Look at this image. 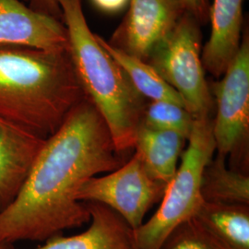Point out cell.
Masks as SVG:
<instances>
[{"mask_svg":"<svg viewBox=\"0 0 249 249\" xmlns=\"http://www.w3.org/2000/svg\"><path fill=\"white\" fill-rule=\"evenodd\" d=\"M128 5L127 13L107 43L148 62L186 9L179 0H129Z\"/></svg>","mask_w":249,"mask_h":249,"instance_id":"ba28073f","label":"cell"},{"mask_svg":"<svg viewBox=\"0 0 249 249\" xmlns=\"http://www.w3.org/2000/svg\"><path fill=\"white\" fill-rule=\"evenodd\" d=\"M98 110L86 97L45 140L13 201L0 211V244L44 241L89 223L82 185L124 164Z\"/></svg>","mask_w":249,"mask_h":249,"instance_id":"6da1fadb","label":"cell"},{"mask_svg":"<svg viewBox=\"0 0 249 249\" xmlns=\"http://www.w3.org/2000/svg\"><path fill=\"white\" fill-rule=\"evenodd\" d=\"M160 249H222L194 219L182 223L164 241Z\"/></svg>","mask_w":249,"mask_h":249,"instance_id":"ac0fdd59","label":"cell"},{"mask_svg":"<svg viewBox=\"0 0 249 249\" xmlns=\"http://www.w3.org/2000/svg\"><path fill=\"white\" fill-rule=\"evenodd\" d=\"M68 49L85 97L104 118L116 151L134 149L147 106L126 74L99 44L83 12L82 0H59Z\"/></svg>","mask_w":249,"mask_h":249,"instance_id":"3957f363","label":"cell"},{"mask_svg":"<svg viewBox=\"0 0 249 249\" xmlns=\"http://www.w3.org/2000/svg\"><path fill=\"white\" fill-rule=\"evenodd\" d=\"M84 97L68 48L0 46V118L46 140Z\"/></svg>","mask_w":249,"mask_h":249,"instance_id":"7a4b0ae2","label":"cell"},{"mask_svg":"<svg viewBox=\"0 0 249 249\" xmlns=\"http://www.w3.org/2000/svg\"><path fill=\"white\" fill-rule=\"evenodd\" d=\"M192 219L221 249H249V206L204 201Z\"/></svg>","mask_w":249,"mask_h":249,"instance_id":"5bb4252c","label":"cell"},{"mask_svg":"<svg viewBox=\"0 0 249 249\" xmlns=\"http://www.w3.org/2000/svg\"><path fill=\"white\" fill-rule=\"evenodd\" d=\"M213 83L212 93L217 113L213 134L219 155L235 156L245 152L249 137V35L243 31L238 52L223 75Z\"/></svg>","mask_w":249,"mask_h":249,"instance_id":"52a82bcc","label":"cell"},{"mask_svg":"<svg viewBox=\"0 0 249 249\" xmlns=\"http://www.w3.org/2000/svg\"><path fill=\"white\" fill-rule=\"evenodd\" d=\"M244 0H212L209 21L211 36L202 47L206 71L222 77L240 48Z\"/></svg>","mask_w":249,"mask_h":249,"instance_id":"30bf717a","label":"cell"},{"mask_svg":"<svg viewBox=\"0 0 249 249\" xmlns=\"http://www.w3.org/2000/svg\"><path fill=\"white\" fill-rule=\"evenodd\" d=\"M201 195L206 202L249 206V176L228 168L225 157L218 154L204 169Z\"/></svg>","mask_w":249,"mask_h":249,"instance_id":"2e32d148","label":"cell"},{"mask_svg":"<svg viewBox=\"0 0 249 249\" xmlns=\"http://www.w3.org/2000/svg\"><path fill=\"white\" fill-rule=\"evenodd\" d=\"M0 249H13V247H12V245L0 244Z\"/></svg>","mask_w":249,"mask_h":249,"instance_id":"7402d4cb","label":"cell"},{"mask_svg":"<svg viewBox=\"0 0 249 249\" xmlns=\"http://www.w3.org/2000/svg\"><path fill=\"white\" fill-rule=\"evenodd\" d=\"M200 23L185 12L151 53L148 63L182 97L195 119L211 117L214 101L201 60Z\"/></svg>","mask_w":249,"mask_h":249,"instance_id":"5b68a950","label":"cell"},{"mask_svg":"<svg viewBox=\"0 0 249 249\" xmlns=\"http://www.w3.org/2000/svg\"><path fill=\"white\" fill-rule=\"evenodd\" d=\"M215 151L212 118L195 119L187 148L159 209L147 223L134 230L138 249H160L176 228L196 215L204 202L201 195L203 172Z\"/></svg>","mask_w":249,"mask_h":249,"instance_id":"277c9868","label":"cell"},{"mask_svg":"<svg viewBox=\"0 0 249 249\" xmlns=\"http://www.w3.org/2000/svg\"><path fill=\"white\" fill-rule=\"evenodd\" d=\"M99 44L116 60L126 74L134 88L151 102H169L185 107L184 100L148 62L111 46L103 37L96 35Z\"/></svg>","mask_w":249,"mask_h":249,"instance_id":"9a60e30c","label":"cell"},{"mask_svg":"<svg viewBox=\"0 0 249 249\" xmlns=\"http://www.w3.org/2000/svg\"><path fill=\"white\" fill-rule=\"evenodd\" d=\"M90 213L86 231L72 236L55 235L36 249H138L134 230L106 205L85 202Z\"/></svg>","mask_w":249,"mask_h":249,"instance_id":"7c38bea8","label":"cell"},{"mask_svg":"<svg viewBox=\"0 0 249 249\" xmlns=\"http://www.w3.org/2000/svg\"><path fill=\"white\" fill-rule=\"evenodd\" d=\"M45 50L68 48L63 21L43 15L20 0H0V46Z\"/></svg>","mask_w":249,"mask_h":249,"instance_id":"9c48e42d","label":"cell"},{"mask_svg":"<svg viewBox=\"0 0 249 249\" xmlns=\"http://www.w3.org/2000/svg\"><path fill=\"white\" fill-rule=\"evenodd\" d=\"M186 142L187 138L181 134L140 124L134 149L151 177L168 185L177 172Z\"/></svg>","mask_w":249,"mask_h":249,"instance_id":"4fadbf2b","label":"cell"},{"mask_svg":"<svg viewBox=\"0 0 249 249\" xmlns=\"http://www.w3.org/2000/svg\"><path fill=\"white\" fill-rule=\"evenodd\" d=\"M186 11L190 13L200 25H205L209 21L212 0H179Z\"/></svg>","mask_w":249,"mask_h":249,"instance_id":"d6986e66","label":"cell"},{"mask_svg":"<svg viewBox=\"0 0 249 249\" xmlns=\"http://www.w3.org/2000/svg\"><path fill=\"white\" fill-rule=\"evenodd\" d=\"M93 6L102 12L115 14L128 5L129 0H90Z\"/></svg>","mask_w":249,"mask_h":249,"instance_id":"44dd1931","label":"cell"},{"mask_svg":"<svg viewBox=\"0 0 249 249\" xmlns=\"http://www.w3.org/2000/svg\"><path fill=\"white\" fill-rule=\"evenodd\" d=\"M28 6L37 12L63 21L62 9L59 0H25Z\"/></svg>","mask_w":249,"mask_h":249,"instance_id":"ffe728a7","label":"cell"},{"mask_svg":"<svg viewBox=\"0 0 249 249\" xmlns=\"http://www.w3.org/2000/svg\"><path fill=\"white\" fill-rule=\"evenodd\" d=\"M167 185L151 177L135 152L130 160L104 177L87 180L78 193L81 202L106 205L136 230L151 207L163 197Z\"/></svg>","mask_w":249,"mask_h":249,"instance_id":"8992f818","label":"cell"},{"mask_svg":"<svg viewBox=\"0 0 249 249\" xmlns=\"http://www.w3.org/2000/svg\"><path fill=\"white\" fill-rule=\"evenodd\" d=\"M45 142L0 118V211L17 196Z\"/></svg>","mask_w":249,"mask_h":249,"instance_id":"8fae6325","label":"cell"},{"mask_svg":"<svg viewBox=\"0 0 249 249\" xmlns=\"http://www.w3.org/2000/svg\"><path fill=\"white\" fill-rule=\"evenodd\" d=\"M194 122V116L185 107L158 101L147 104L141 124L152 129L174 131L188 140Z\"/></svg>","mask_w":249,"mask_h":249,"instance_id":"e0dca14e","label":"cell"}]
</instances>
